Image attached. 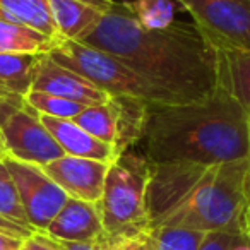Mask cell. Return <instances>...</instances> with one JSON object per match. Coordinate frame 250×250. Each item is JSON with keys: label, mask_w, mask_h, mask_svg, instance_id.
<instances>
[{"label": "cell", "mask_w": 250, "mask_h": 250, "mask_svg": "<svg viewBox=\"0 0 250 250\" xmlns=\"http://www.w3.org/2000/svg\"><path fill=\"white\" fill-rule=\"evenodd\" d=\"M81 43L115 55L177 103L206 100L218 87L216 48L194 22L175 21L167 29L147 31L127 2H113Z\"/></svg>", "instance_id": "cell-1"}, {"label": "cell", "mask_w": 250, "mask_h": 250, "mask_svg": "<svg viewBox=\"0 0 250 250\" xmlns=\"http://www.w3.org/2000/svg\"><path fill=\"white\" fill-rule=\"evenodd\" d=\"M247 171L249 160L214 165L188 161L153 165L147 187L151 226L243 235Z\"/></svg>", "instance_id": "cell-2"}, {"label": "cell", "mask_w": 250, "mask_h": 250, "mask_svg": "<svg viewBox=\"0 0 250 250\" xmlns=\"http://www.w3.org/2000/svg\"><path fill=\"white\" fill-rule=\"evenodd\" d=\"M144 141L153 165L249 160L250 117L218 84L206 100L151 106Z\"/></svg>", "instance_id": "cell-3"}, {"label": "cell", "mask_w": 250, "mask_h": 250, "mask_svg": "<svg viewBox=\"0 0 250 250\" xmlns=\"http://www.w3.org/2000/svg\"><path fill=\"white\" fill-rule=\"evenodd\" d=\"M151 168L146 154L132 149L110 163L103 195L96 202L104 235L110 240L127 238L153 228L147 211Z\"/></svg>", "instance_id": "cell-4"}, {"label": "cell", "mask_w": 250, "mask_h": 250, "mask_svg": "<svg viewBox=\"0 0 250 250\" xmlns=\"http://www.w3.org/2000/svg\"><path fill=\"white\" fill-rule=\"evenodd\" d=\"M55 62L74 70L110 96H134L147 101L151 106L180 104L165 91L146 81L125 65L120 59L104 50L81 42H60L48 53Z\"/></svg>", "instance_id": "cell-5"}, {"label": "cell", "mask_w": 250, "mask_h": 250, "mask_svg": "<svg viewBox=\"0 0 250 250\" xmlns=\"http://www.w3.org/2000/svg\"><path fill=\"white\" fill-rule=\"evenodd\" d=\"M0 139L5 156L26 163L45 167L65 154L38 111L16 94L0 93Z\"/></svg>", "instance_id": "cell-6"}, {"label": "cell", "mask_w": 250, "mask_h": 250, "mask_svg": "<svg viewBox=\"0 0 250 250\" xmlns=\"http://www.w3.org/2000/svg\"><path fill=\"white\" fill-rule=\"evenodd\" d=\"M214 46L250 50V0H177Z\"/></svg>", "instance_id": "cell-7"}, {"label": "cell", "mask_w": 250, "mask_h": 250, "mask_svg": "<svg viewBox=\"0 0 250 250\" xmlns=\"http://www.w3.org/2000/svg\"><path fill=\"white\" fill-rule=\"evenodd\" d=\"M4 161L16 182L31 228L45 231L70 197L48 177L42 165L26 163L11 156H5Z\"/></svg>", "instance_id": "cell-8"}, {"label": "cell", "mask_w": 250, "mask_h": 250, "mask_svg": "<svg viewBox=\"0 0 250 250\" xmlns=\"http://www.w3.org/2000/svg\"><path fill=\"white\" fill-rule=\"evenodd\" d=\"M43 168L70 199L98 202L103 195L110 163L63 154Z\"/></svg>", "instance_id": "cell-9"}, {"label": "cell", "mask_w": 250, "mask_h": 250, "mask_svg": "<svg viewBox=\"0 0 250 250\" xmlns=\"http://www.w3.org/2000/svg\"><path fill=\"white\" fill-rule=\"evenodd\" d=\"M31 91H42L46 94L65 98L84 106L101 104L110 100V94L101 91L77 72L60 65L48 53L40 57Z\"/></svg>", "instance_id": "cell-10"}, {"label": "cell", "mask_w": 250, "mask_h": 250, "mask_svg": "<svg viewBox=\"0 0 250 250\" xmlns=\"http://www.w3.org/2000/svg\"><path fill=\"white\" fill-rule=\"evenodd\" d=\"M62 42H84L115 0H48Z\"/></svg>", "instance_id": "cell-11"}, {"label": "cell", "mask_w": 250, "mask_h": 250, "mask_svg": "<svg viewBox=\"0 0 250 250\" xmlns=\"http://www.w3.org/2000/svg\"><path fill=\"white\" fill-rule=\"evenodd\" d=\"M43 233L57 240L83 243L106 236L96 202L77 199H69Z\"/></svg>", "instance_id": "cell-12"}, {"label": "cell", "mask_w": 250, "mask_h": 250, "mask_svg": "<svg viewBox=\"0 0 250 250\" xmlns=\"http://www.w3.org/2000/svg\"><path fill=\"white\" fill-rule=\"evenodd\" d=\"M40 117L67 156L87 158V160L103 161V163H111L117 158L113 146L98 141L74 120L53 118L46 117V115H40Z\"/></svg>", "instance_id": "cell-13"}, {"label": "cell", "mask_w": 250, "mask_h": 250, "mask_svg": "<svg viewBox=\"0 0 250 250\" xmlns=\"http://www.w3.org/2000/svg\"><path fill=\"white\" fill-rule=\"evenodd\" d=\"M110 104L115 113L113 151L120 156L144 139L151 104L134 96H110Z\"/></svg>", "instance_id": "cell-14"}, {"label": "cell", "mask_w": 250, "mask_h": 250, "mask_svg": "<svg viewBox=\"0 0 250 250\" xmlns=\"http://www.w3.org/2000/svg\"><path fill=\"white\" fill-rule=\"evenodd\" d=\"M218 84L223 86L250 117V50L214 46Z\"/></svg>", "instance_id": "cell-15"}, {"label": "cell", "mask_w": 250, "mask_h": 250, "mask_svg": "<svg viewBox=\"0 0 250 250\" xmlns=\"http://www.w3.org/2000/svg\"><path fill=\"white\" fill-rule=\"evenodd\" d=\"M0 19L26 26L48 38L62 42L48 0H0Z\"/></svg>", "instance_id": "cell-16"}, {"label": "cell", "mask_w": 250, "mask_h": 250, "mask_svg": "<svg viewBox=\"0 0 250 250\" xmlns=\"http://www.w3.org/2000/svg\"><path fill=\"white\" fill-rule=\"evenodd\" d=\"M60 42L21 24L0 19V53L14 55H46Z\"/></svg>", "instance_id": "cell-17"}, {"label": "cell", "mask_w": 250, "mask_h": 250, "mask_svg": "<svg viewBox=\"0 0 250 250\" xmlns=\"http://www.w3.org/2000/svg\"><path fill=\"white\" fill-rule=\"evenodd\" d=\"M40 57L0 53V93L24 98L33 87Z\"/></svg>", "instance_id": "cell-18"}, {"label": "cell", "mask_w": 250, "mask_h": 250, "mask_svg": "<svg viewBox=\"0 0 250 250\" xmlns=\"http://www.w3.org/2000/svg\"><path fill=\"white\" fill-rule=\"evenodd\" d=\"M134 19L147 31L167 29L175 22V9L171 0H132L127 2Z\"/></svg>", "instance_id": "cell-19"}, {"label": "cell", "mask_w": 250, "mask_h": 250, "mask_svg": "<svg viewBox=\"0 0 250 250\" xmlns=\"http://www.w3.org/2000/svg\"><path fill=\"white\" fill-rule=\"evenodd\" d=\"M74 122H76L79 127H83L87 134L96 137L98 141L113 146L115 113L110 104V100H108L106 103L86 106L76 118H74Z\"/></svg>", "instance_id": "cell-20"}, {"label": "cell", "mask_w": 250, "mask_h": 250, "mask_svg": "<svg viewBox=\"0 0 250 250\" xmlns=\"http://www.w3.org/2000/svg\"><path fill=\"white\" fill-rule=\"evenodd\" d=\"M0 218L22 226L29 231H35L28 221V216H26L21 202V195H19L16 182L4 160H0Z\"/></svg>", "instance_id": "cell-21"}, {"label": "cell", "mask_w": 250, "mask_h": 250, "mask_svg": "<svg viewBox=\"0 0 250 250\" xmlns=\"http://www.w3.org/2000/svg\"><path fill=\"white\" fill-rule=\"evenodd\" d=\"M24 100L40 115H46V117L53 118H65V120H74L86 108L84 104L76 103V101H69L65 98L53 96V94H46L42 93V91H29L24 96Z\"/></svg>", "instance_id": "cell-22"}, {"label": "cell", "mask_w": 250, "mask_h": 250, "mask_svg": "<svg viewBox=\"0 0 250 250\" xmlns=\"http://www.w3.org/2000/svg\"><path fill=\"white\" fill-rule=\"evenodd\" d=\"M158 238V250H199L206 231L187 228H154Z\"/></svg>", "instance_id": "cell-23"}, {"label": "cell", "mask_w": 250, "mask_h": 250, "mask_svg": "<svg viewBox=\"0 0 250 250\" xmlns=\"http://www.w3.org/2000/svg\"><path fill=\"white\" fill-rule=\"evenodd\" d=\"M110 250H158L156 231H154V228H151L134 236L111 240Z\"/></svg>", "instance_id": "cell-24"}, {"label": "cell", "mask_w": 250, "mask_h": 250, "mask_svg": "<svg viewBox=\"0 0 250 250\" xmlns=\"http://www.w3.org/2000/svg\"><path fill=\"white\" fill-rule=\"evenodd\" d=\"M242 242H247L245 236L229 231H209L206 233L199 250H231Z\"/></svg>", "instance_id": "cell-25"}, {"label": "cell", "mask_w": 250, "mask_h": 250, "mask_svg": "<svg viewBox=\"0 0 250 250\" xmlns=\"http://www.w3.org/2000/svg\"><path fill=\"white\" fill-rule=\"evenodd\" d=\"M19 250H63L55 238L43 231H33L28 238L22 240Z\"/></svg>", "instance_id": "cell-26"}, {"label": "cell", "mask_w": 250, "mask_h": 250, "mask_svg": "<svg viewBox=\"0 0 250 250\" xmlns=\"http://www.w3.org/2000/svg\"><path fill=\"white\" fill-rule=\"evenodd\" d=\"M57 240V238H55ZM59 245L63 250H110L111 240L108 236L101 240H94V242H65V240H57Z\"/></svg>", "instance_id": "cell-27"}, {"label": "cell", "mask_w": 250, "mask_h": 250, "mask_svg": "<svg viewBox=\"0 0 250 250\" xmlns=\"http://www.w3.org/2000/svg\"><path fill=\"white\" fill-rule=\"evenodd\" d=\"M242 228H243V236L250 243V158H249V171H247V178H245V192H243Z\"/></svg>", "instance_id": "cell-28"}, {"label": "cell", "mask_w": 250, "mask_h": 250, "mask_svg": "<svg viewBox=\"0 0 250 250\" xmlns=\"http://www.w3.org/2000/svg\"><path fill=\"white\" fill-rule=\"evenodd\" d=\"M0 233H4V235H9V236H14V238H19V240H24V238H28L33 231L22 228V226L14 225V223L7 221V219H4V218H0Z\"/></svg>", "instance_id": "cell-29"}, {"label": "cell", "mask_w": 250, "mask_h": 250, "mask_svg": "<svg viewBox=\"0 0 250 250\" xmlns=\"http://www.w3.org/2000/svg\"><path fill=\"white\" fill-rule=\"evenodd\" d=\"M21 243L22 240L0 233V250H19L21 249Z\"/></svg>", "instance_id": "cell-30"}, {"label": "cell", "mask_w": 250, "mask_h": 250, "mask_svg": "<svg viewBox=\"0 0 250 250\" xmlns=\"http://www.w3.org/2000/svg\"><path fill=\"white\" fill-rule=\"evenodd\" d=\"M231 250H250V243L249 242H242L240 245H236L235 249H231Z\"/></svg>", "instance_id": "cell-31"}, {"label": "cell", "mask_w": 250, "mask_h": 250, "mask_svg": "<svg viewBox=\"0 0 250 250\" xmlns=\"http://www.w3.org/2000/svg\"><path fill=\"white\" fill-rule=\"evenodd\" d=\"M5 158V149H4V144H2V139H0V160H4Z\"/></svg>", "instance_id": "cell-32"}]
</instances>
